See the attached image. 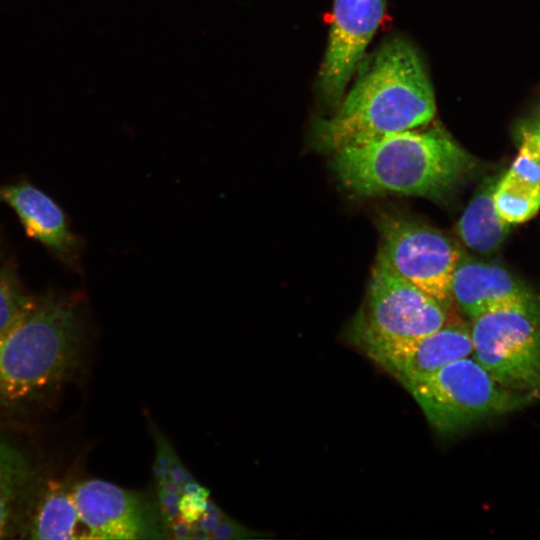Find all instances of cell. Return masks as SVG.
Returning <instances> with one entry per match:
<instances>
[{
    "mask_svg": "<svg viewBox=\"0 0 540 540\" xmlns=\"http://www.w3.org/2000/svg\"><path fill=\"white\" fill-rule=\"evenodd\" d=\"M407 390L430 425L443 434L464 431L538 400L500 385L472 355L449 363Z\"/></svg>",
    "mask_w": 540,
    "mask_h": 540,
    "instance_id": "4",
    "label": "cell"
},
{
    "mask_svg": "<svg viewBox=\"0 0 540 540\" xmlns=\"http://www.w3.org/2000/svg\"><path fill=\"white\" fill-rule=\"evenodd\" d=\"M472 356L503 387L540 399V314L499 310L472 319Z\"/></svg>",
    "mask_w": 540,
    "mask_h": 540,
    "instance_id": "6",
    "label": "cell"
},
{
    "mask_svg": "<svg viewBox=\"0 0 540 540\" xmlns=\"http://www.w3.org/2000/svg\"><path fill=\"white\" fill-rule=\"evenodd\" d=\"M378 255L400 276L451 308L453 272L462 256L440 231L406 218L383 215Z\"/></svg>",
    "mask_w": 540,
    "mask_h": 540,
    "instance_id": "7",
    "label": "cell"
},
{
    "mask_svg": "<svg viewBox=\"0 0 540 540\" xmlns=\"http://www.w3.org/2000/svg\"><path fill=\"white\" fill-rule=\"evenodd\" d=\"M436 113L430 79L415 47L400 38L382 44L359 69L336 112L314 123L312 139L321 150L382 134L415 129Z\"/></svg>",
    "mask_w": 540,
    "mask_h": 540,
    "instance_id": "1",
    "label": "cell"
},
{
    "mask_svg": "<svg viewBox=\"0 0 540 540\" xmlns=\"http://www.w3.org/2000/svg\"><path fill=\"white\" fill-rule=\"evenodd\" d=\"M452 300L471 319L499 310L540 314V302L506 269L461 256L451 279Z\"/></svg>",
    "mask_w": 540,
    "mask_h": 540,
    "instance_id": "11",
    "label": "cell"
},
{
    "mask_svg": "<svg viewBox=\"0 0 540 540\" xmlns=\"http://www.w3.org/2000/svg\"><path fill=\"white\" fill-rule=\"evenodd\" d=\"M0 202L9 205L27 234L65 263H77L81 242L53 199L28 182L0 185Z\"/></svg>",
    "mask_w": 540,
    "mask_h": 540,
    "instance_id": "12",
    "label": "cell"
},
{
    "mask_svg": "<svg viewBox=\"0 0 540 540\" xmlns=\"http://www.w3.org/2000/svg\"><path fill=\"white\" fill-rule=\"evenodd\" d=\"M385 0H334L328 44L320 68L321 94L329 104L342 100L351 76L382 21Z\"/></svg>",
    "mask_w": 540,
    "mask_h": 540,
    "instance_id": "9",
    "label": "cell"
},
{
    "mask_svg": "<svg viewBox=\"0 0 540 540\" xmlns=\"http://www.w3.org/2000/svg\"><path fill=\"white\" fill-rule=\"evenodd\" d=\"M453 317L450 307L404 279L377 255L351 340L362 351L405 343L435 332Z\"/></svg>",
    "mask_w": 540,
    "mask_h": 540,
    "instance_id": "5",
    "label": "cell"
},
{
    "mask_svg": "<svg viewBox=\"0 0 540 540\" xmlns=\"http://www.w3.org/2000/svg\"><path fill=\"white\" fill-rule=\"evenodd\" d=\"M85 336L78 299L46 294L0 336V408L58 388L78 365Z\"/></svg>",
    "mask_w": 540,
    "mask_h": 540,
    "instance_id": "3",
    "label": "cell"
},
{
    "mask_svg": "<svg viewBox=\"0 0 540 540\" xmlns=\"http://www.w3.org/2000/svg\"><path fill=\"white\" fill-rule=\"evenodd\" d=\"M474 161L440 129L382 134L333 152L341 185L360 197L387 193L439 199L465 179Z\"/></svg>",
    "mask_w": 540,
    "mask_h": 540,
    "instance_id": "2",
    "label": "cell"
},
{
    "mask_svg": "<svg viewBox=\"0 0 540 540\" xmlns=\"http://www.w3.org/2000/svg\"><path fill=\"white\" fill-rule=\"evenodd\" d=\"M29 295L10 264L0 262V336L11 328L33 305Z\"/></svg>",
    "mask_w": 540,
    "mask_h": 540,
    "instance_id": "17",
    "label": "cell"
},
{
    "mask_svg": "<svg viewBox=\"0 0 540 540\" xmlns=\"http://www.w3.org/2000/svg\"><path fill=\"white\" fill-rule=\"evenodd\" d=\"M83 539L160 538L161 509L144 494L100 479L69 483Z\"/></svg>",
    "mask_w": 540,
    "mask_h": 540,
    "instance_id": "8",
    "label": "cell"
},
{
    "mask_svg": "<svg viewBox=\"0 0 540 540\" xmlns=\"http://www.w3.org/2000/svg\"><path fill=\"white\" fill-rule=\"evenodd\" d=\"M493 202L499 217L509 225L533 218L540 209V167L518 153L509 169L497 180Z\"/></svg>",
    "mask_w": 540,
    "mask_h": 540,
    "instance_id": "13",
    "label": "cell"
},
{
    "mask_svg": "<svg viewBox=\"0 0 540 540\" xmlns=\"http://www.w3.org/2000/svg\"><path fill=\"white\" fill-rule=\"evenodd\" d=\"M30 476L23 454L0 436V538L8 536L16 523Z\"/></svg>",
    "mask_w": 540,
    "mask_h": 540,
    "instance_id": "16",
    "label": "cell"
},
{
    "mask_svg": "<svg viewBox=\"0 0 540 540\" xmlns=\"http://www.w3.org/2000/svg\"><path fill=\"white\" fill-rule=\"evenodd\" d=\"M363 352L408 389L449 363L471 356V331L462 319L454 316L422 338Z\"/></svg>",
    "mask_w": 540,
    "mask_h": 540,
    "instance_id": "10",
    "label": "cell"
},
{
    "mask_svg": "<svg viewBox=\"0 0 540 540\" xmlns=\"http://www.w3.org/2000/svg\"><path fill=\"white\" fill-rule=\"evenodd\" d=\"M29 538L45 540H82L74 501L68 482L47 483L30 518Z\"/></svg>",
    "mask_w": 540,
    "mask_h": 540,
    "instance_id": "14",
    "label": "cell"
},
{
    "mask_svg": "<svg viewBox=\"0 0 540 540\" xmlns=\"http://www.w3.org/2000/svg\"><path fill=\"white\" fill-rule=\"evenodd\" d=\"M497 180H488L473 197L457 224L458 234L471 250L496 252L509 233V224L496 212L493 191Z\"/></svg>",
    "mask_w": 540,
    "mask_h": 540,
    "instance_id": "15",
    "label": "cell"
},
{
    "mask_svg": "<svg viewBox=\"0 0 540 540\" xmlns=\"http://www.w3.org/2000/svg\"><path fill=\"white\" fill-rule=\"evenodd\" d=\"M519 153L525 155L540 167V102L514 128Z\"/></svg>",
    "mask_w": 540,
    "mask_h": 540,
    "instance_id": "18",
    "label": "cell"
}]
</instances>
